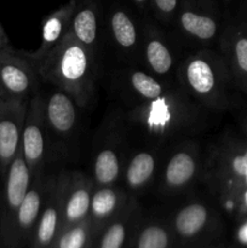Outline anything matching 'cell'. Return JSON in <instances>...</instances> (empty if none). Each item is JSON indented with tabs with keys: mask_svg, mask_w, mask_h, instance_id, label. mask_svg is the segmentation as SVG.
I'll list each match as a JSON object with an SVG mask.
<instances>
[{
	"mask_svg": "<svg viewBox=\"0 0 247 248\" xmlns=\"http://www.w3.org/2000/svg\"><path fill=\"white\" fill-rule=\"evenodd\" d=\"M45 119L52 130L61 135H68L77 123L74 99L64 91H57L44 104Z\"/></svg>",
	"mask_w": 247,
	"mask_h": 248,
	"instance_id": "obj_9",
	"label": "cell"
},
{
	"mask_svg": "<svg viewBox=\"0 0 247 248\" xmlns=\"http://www.w3.org/2000/svg\"><path fill=\"white\" fill-rule=\"evenodd\" d=\"M36 75L31 63L11 48H0V98L29 102L35 96Z\"/></svg>",
	"mask_w": 247,
	"mask_h": 248,
	"instance_id": "obj_2",
	"label": "cell"
},
{
	"mask_svg": "<svg viewBox=\"0 0 247 248\" xmlns=\"http://www.w3.org/2000/svg\"><path fill=\"white\" fill-rule=\"evenodd\" d=\"M91 182L82 174L77 173L70 179H65L63 210L68 222H79L87 215L91 205Z\"/></svg>",
	"mask_w": 247,
	"mask_h": 248,
	"instance_id": "obj_6",
	"label": "cell"
},
{
	"mask_svg": "<svg viewBox=\"0 0 247 248\" xmlns=\"http://www.w3.org/2000/svg\"><path fill=\"white\" fill-rule=\"evenodd\" d=\"M220 162V188L227 196H242L247 206V148L227 154Z\"/></svg>",
	"mask_w": 247,
	"mask_h": 248,
	"instance_id": "obj_7",
	"label": "cell"
},
{
	"mask_svg": "<svg viewBox=\"0 0 247 248\" xmlns=\"http://www.w3.org/2000/svg\"><path fill=\"white\" fill-rule=\"evenodd\" d=\"M50 183H46L41 179L39 173L34 174L31 178V184L27 191L26 198L22 201L18 211L16 213V222L22 229H28L38 218L43 203V196L46 195Z\"/></svg>",
	"mask_w": 247,
	"mask_h": 248,
	"instance_id": "obj_10",
	"label": "cell"
},
{
	"mask_svg": "<svg viewBox=\"0 0 247 248\" xmlns=\"http://www.w3.org/2000/svg\"><path fill=\"white\" fill-rule=\"evenodd\" d=\"M239 240L242 242V244L247 245V222L240 228L239 230Z\"/></svg>",
	"mask_w": 247,
	"mask_h": 248,
	"instance_id": "obj_27",
	"label": "cell"
},
{
	"mask_svg": "<svg viewBox=\"0 0 247 248\" xmlns=\"http://www.w3.org/2000/svg\"><path fill=\"white\" fill-rule=\"evenodd\" d=\"M70 1H74V2H77V0H70Z\"/></svg>",
	"mask_w": 247,
	"mask_h": 248,
	"instance_id": "obj_29",
	"label": "cell"
},
{
	"mask_svg": "<svg viewBox=\"0 0 247 248\" xmlns=\"http://www.w3.org/2000/svg\"><path fill=\"white\" fill-rule=\"evenodd\" d=\"M185 1H188V0H185Z\"/></svg>",
	"mask_w": 247,
	"mask_h": 248,
	"instance_id": "obj_30",
	"label": "cell"
},
{
	"mask_svg": "<svg viewBox=\"0 0 247 248\" xmlns=\"http://www.w3.org/2000/svg\"><path fill=\"white\" fill-rule=\"evenodd\" d=\"M44 102L40 96L31 97L27 106L26 119L21 138V153L28 165L31 176L39 173L45 156V136H44Z\"/></svg>",
	"mask_w": 247,
	"mask_h": 248,
	"instance_id": "obj_4",
	"label": "cell"
},
{
	"mask_svg": "<svg viewBox=\"0 0 247 248\" xmlns=\"http://www.w3.org/2000/svg\"><path fill=\"white\" fill-rule=\"evenodd\" d=\"M232 60L237 70L247 75V36L240 35L232 44Z\"/></svg>",
	"mask_w": 247,
	"mask_h": 248,
	"instance_id": "obj_22",
	"label": "cell"
},
{
	"mask_svg": "<svg viewBox=\"0 0 247 248\" xmlns=\"http://www.w3.org/2000/svg\"><path fill=\"white\" fill-rule=\"evenodd\" d=\"M130 80L135 91L148 101L156 99L164 94V89H162L161 84L145 73L138 72V70L131 73Z\"/></svg>",
	"mask_w": 247,
	"mask_h": 248,
	"instance_id": "obj_20",
	"label": "cell"
},
{
	"mask_svg": "<svg viewBox=\"0 0 247 248\" xmlns=\"http://www.w3.org/2000/svg\"><path fill=\"white\" fill-rule=\"evenodd\" d=\"M86 241L84 227H75L65 232L60 240V248H82Z\"/></svg>",
	"mask_w": 247,
	"mask_h": 248,
	"instance_id": "obj_23",
	"label": "cell"
},
{
	"mask_svg": "<svg viewBox=\"0 0 247 248\" xmlns=\"http://www.w3.org/2000/svg\"><path fill=\"white\" fill-rule=\"evenodd\" d=\"M120 173V162L113 149H103L94 160L93 174L99 186H108L118 179Z\"/></svg>",
	"mask_w": 247,
	"mask_h": 248,
	"instance_id": "obj_15",
	"label": "cell"
},
{
	"mask_svg": "<svg viewBox=\"0 0 247 248\" xmlns=\"http://www.w3.org/2000/svg\"><path fill=\"white\" fill-rule=\"evenodd\" d=\"M133 2H135L137 6H139L140 9H144V7H147V5L149 4L150 0H132Z\"/></svg>",
	"mask_w": 247,
	"mask_h": 248,
	"instance_id": "obj_28",
	"label": "cell"
},
{
	"mask_svg": "<svg viewBox=\"0 0 247 248\" xmlns=\"http://www.w3.org/2000/svg\"><path fill=\"white\" fill-rule=\"evenodd\" d=\"M155 170V159L150 153L140 152L132 157L126 171V182L131 189H139L150 178Z\"/></svg>",
	"mask_w": 247,
	"mask_h": 248,
	"instance_id": "obj_14",
	"label": "cell"
},
{
	"mask_svg": "<svg viewBox=\"0 0 247 248\" xmlns=\"http://www.w3.org/2000/svg\"><path fill=\"white\" fill-rule=\"evenodd\" d=\"M179 0H152L155 10L161 17H170L176 12Z\"/></svg>",
	"mask_w": 247,
	"mask_h": 248,
	"instance_id": "obj_25",
	"label": "cell"
},
{
	"mask_svg": "<svg viewBox=\"0 0 247 248\" xmlns=\"http://www.w3.org/2000/svg\"><path fill=\"white\" fill-rule=\"evenodd\" d=\"M77 2L69 0L65 6L46 17L43 24V41L40 48L31 56L34 60L39 62L51 48L55 47L62 40L65 33L69 31L70 21L77 9Z\"/></svg>",
	"mask_w": 247,
	"mask_h": 248,
	"instance_id": "obj_8",
	"label": "cell"
},
{
	"mask_svg": "<svg viewBox=\"0 0 247 248\" xmlns=\"http://www.w3.org/2000/svg\"><path fill=\"white\" fill-rule=\"evenodd\" d=\"M195 173V156L190 152L181 150L169 160L165 170V186L169 190H179L190 183Z\"/></svg>",
	"mask_w": 247,
	"mask_h": 248,
	"instance_id": "obj_11",
	"label": "cell"
},
{
	"mask_svg": "<svg viewBox=\"0 0 247 248\" xmlns=\"http://www.w3.org/2000/svg\"><path fill=\"white\" fill-rule=\"evenodd\" d=\"M207 210L201 203H190L182 208L176 217V228L183 236L198 234L207 222Z\"/></svg>",
	"mask_w": 247,
	"mask_h": 248,
	"instance_id": "obj_13",
	"label": "cell"
},
{
	"mask_svg": "<svg viewBox=\"0 0 247 248\" xmlns=\"http://www.w3.org/2000/svg\"><path fill=\"white\" fill-rule=\"evenodd\" d=\"M167 244V234L162 228L149 227L140 234L138 248H166Z\"/></svg>",
	"mask_w": 247,
	"mask_h": 248,
	"instance_id": "obj_21",
	"label": "cell"
},
{
	"mask_svg": "<svg viewBox=\"0 0 247 248\" xmlns=\"http://www.w3.org/2000/svg\"><path fill=\"white\" fill-rule=\"evenodd\" d=\"M145 56L150 68L156 74L164 75L170 72L173 58L167 46L157 38H150L145 47Z\"/></svg>",
	"mask_w": 247,
	"mask_h": 248,
	"instance_id": "obj_18",
	"label": "cell"
},
{
	"mask_svg": "<svg viewBox=\"0 0 247 248\" xmlns=\"http://www.w3.org/2000/svg\"><path fill=\"white\" fill-rule=\"evenodd\" d=\"M110 27L114 39L124 48H131L137 41L136 26L128 14L124 10H115L110 17Z\"/></svg>",
	"mask_w": 247,
	"mask_h": 248,
	"instance_id": "obj_17",
	"label": "cell"
},
{
	"mask_svg": "<svg viewBox=\"0 0 247 248\" xmlns=\"http://www.w3.org/2000/svg\"><path fill=\"white\" fill-rule=\"evenodd\" d=\"M169 99L165 98L164 94L156 99H153L150 106L143 110L144 115V123L148 127L153 131H164L169 127L171 123L174 121V108H170Z\"/></svg>",
	"mask_w": 247,
	"mask_h": 248,
	"instance_id": "obj_16",
	"label": "cell"
},
{
	"mask_svg": "<svg viewBox=\"0 0 247 248\" xmlns=\"http://www.w3.org/2000/svg\"><path fill=\"white\" fill-rule=\"evenodd\" d=\"M179 24L189 35L200 40H210L215 38L218 29L217 22L212 16L194 11L189 7H185L179 15Z\"/></svg>",
	"mask_w": 247,
	"mask_h": 248,
	"instance_id": "obj_12",
	"label": "cell"
},
{
	"mask_svg": "<svg viewBox=\"0 0 247 248\" xmlns=\"http://www.w3.org/2000/svg\"><path fill=\"white\" fill-rule=\"evenodd\" d=\"M125 240V228L120 223L113 224L104 234L101 248H120Z\"/></svg>",
	"mask_w": 247,
	"mask_h": 248,
	"instance_id": "obj_24",
	"label": "cell"
},
{
	"mask_svg": "<svg viewBox=\"0 0 247 248\" xmlns=\"http://www.w3.org/2000/svg\"><path fill=\"white\" fill-rule=\"evenodd\" d=\"M182 80L189 91L205 102L216 99L220 87L218 70L210 57L205 55L189 58L182 69Z\"/></svg>",
	"mask_w": 247,
	"mask_h": 248,
	"instance_id": "obj_5",
	"label": "cell"
},
{
	"mask_svg": "<svg viewBox=\"0 0 247 248\" xmlns=\"http://www.w3.org/2000/svg\"><path fill=\"white\" fill-rule=\"evenodd\" d=\"M28 102L0 98V177L21 150L22 130Z\"/></svg>",
	"mask_w": 247,
	"mask_h": 248,
	"instance_id": "obj_3",
	"label": "cell"
},
{
	"mask_svg": "<svg viewBox=\"0 0 247 248\" xmlns=\"http://www.w3.org/2000/svg\"><path fill=\"white\" fill-rule=\"evenodd\" d=\"M120 196L123 195L115 189L108 188V186L98 189L96 193L92 194L91 198L90 210L92 215L98 219H103L110 216L118 207L120 202Z\"/></svg>",
	"mask_w": 247,
	"mask_h": 248,
	"instance_id": "obj_19",
	"label": "cell"
},
{
	"mask_svg": "<svg viewBox=\"0 0 247 248\" xmlns=\"http://www.w3.org/2000/svg\"><path fill=\"white\" fill-rule=\"evenodd\" d=\"M0 48H11L9 38H7L6 33H5L4 28H2L1 23H0Z\"/></svg>",
	"mask_w": 247,
	"mask_h": 248,
	"instance_id": "obj_26",
	"label": "cell"
},
{
	"mask_svg": "<svg viewBox=\"0 0 247 248\" xmlns=\"http://www.w3.org/2000/svg\"><path fill=\"white\" fill-rule=\"evenodd\" d=\"M38 73L45 81L69 94L79 106L93 97V57L69 31L39 61Z\"/></svg>",
	"mask_w": 247,
	"mask_h": 248,
	"instance_id": "obj_1",
	"label": "cell"
}]
</instances>
